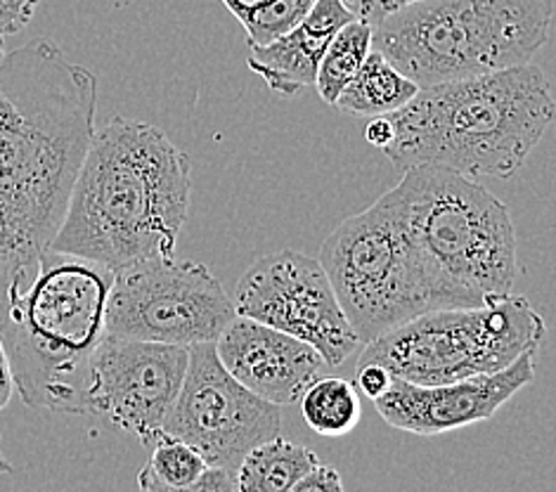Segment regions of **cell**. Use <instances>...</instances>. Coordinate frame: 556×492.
Masks as SVG:
<instances>
[{
	"label": "cell",
	"mask_w": 556,
	"mask_h": 492,
	"mask_svg": "<svg viewBox=\"0 0 556 492\" xmlns=\"http://www.w3.org/2000/svg\"><path fill=\"white\" fill-rule=\"evenodd\" d=\"M98 112V78L50 38L0 60V263L50 249Z\"/></svg>",
	"instance_id": "obj_1"
},
{
	"label": "cell",
	"mask_w": 556,
	"mask_h": 492,
	"mask_svg": "<svg viewBox=\"0 0 556 492\" xmlns=\"http://www.w3.org/2000/svg\"><path fill=\"white\" fill-rule=\"evenodd\" d=\"M192 164L162 128L112 116L96 128L50 249L112 273L176 256L190 211Z\"/></svg>",
	"instance_id": "obj_2"
},
{
	"label": "cell",
	"mask_w": 556,
	"mask_h": 492,
	"mask_svg": "<svg viewBox=\"0 0 556 492\" xmlns=\"http://www.w3.org/2000/svg\"><path fill=\"white\" fill-rule=\"evenodd\" d=\"M554 112L552 81L533 64L419 88L389 114L393 140L383 154L401 173L433 166L471 180H507L545 136Z\"/></svg>",
	"instance_id": "obj_3"
},
{
	"label": "cell",
	"mask_w": 556,
	"mask_h": 492,
	"mask_svg": "<svg viewBox=\"0 0 556 492\" xmlns=\"http://www.w3.org/2000/svg\"><path fill=\"white\" fill-rule=\"evenodd\" d=\"M114 275L55 249L10 268L0 341L29 407L88 415L90 361L104 339Z\"/></svg>",
	"instance_id": "obj_4"
},
{
	"label": "cell",
	"mask_w": 556,
	"mask_h": 492,
	"mask_svg": "<svg viewBox=\"0 0 556 492\" xmlns=\"http://www.w3.org/2000/svg\"><path fill=\"white\" fill-rule=\"evenodd\" d=\"M421 265L429 308H473L511 294L516 230L505 202L459 173L407 168L391 190Z\"/></svg>",
	"instance_id": "obj_5"
},
{
	"label": "cell",
	"mask_w": 556,
	"mask_h": 492,
	"mask_svg": "<svg viewBox=\"0 0 556 492\" xmlns=\"http://www.w3.org/2000/svg\"><path fill=\"white\" fill-rule=\"evenodd\" d=\"M552 0H417L372 26V50L419 88L531 64Z\"/></svg>",
	"instance_id": "obj_6"
},
{
	"label": "cell",
	"mask_w": 556,
	"mask_h": 492,
	"mask_svg": "<svg viewBox=\"0 0 556 492\" xmlns=\"http://www.w3.org/2000/svg\"><path fill=\"white\" fill-rule=\"evenodd\" d=\"M545 320L526 297H500L473 308L421 313L363 345L357 365H379L393 379L439 386L509 367L540 349Z\"/></svg>",
	"instance_id": "obj_7"
},
{
	"label": "cell",
	"mask_w": 556,
	"mask_h": 492,
	"mask_svg": "<svg viewBox=\"0 0 556 492\" xmlns=\"http://www.w3.org/2000/svg\"><path fill=\"white\" fill-rule=\"evenodd\" d=\"M317 261L363 345L431 311L421 265L391 190L339 223Z\"/></svg>",
	"instance_id": "obj_8"
},
{
	"label": "cell",
	"mask_w": 556,
	"mask_h": 492,
	"mask_svg": "<svg viewBox=\"0 0 556 492\" xmlns=\"http://www.w3.org/2000/svg\"><path fill=\"white\" fill-rule=\"evenodd\" d=\"M235 315L228 291L204 263L152 258L114 275L104 335L190 349L214 343Z\"/></svg>",
	"instance_id": "obj_9"
},
{
	"label": "cell",
	"mask_w": 556,
	"mask_h": 492,
	"mask_svg": "<svg viewBox=\"0 0 556 492\" xmlns=\"http://www.w3.org/2000/svg\"><path fill=\"white\" fill-rule=\"evenodd\" d=\"M232 305L240 317L313 345L327 367H341L363 345L320 261L294 249H280L251 265L237 282Z\"/></svg>",
	"instance_id": "obj_10"
},
{
	"label": "cell",
	"mask_w": 556,
	"mask_h": 492,
	"mask_svg": "<svg viewBox=\"0 0 556 492\" xmlns=\"http://www.w3.org/2000/svg\"><path fill=\"white\" fill-rule=\"evenodd\" d=\"M280 429L282 409L244 389L220 365L214 343L190 345L188 371L164 436L192 445L206 467L235 474L251 447L280 436Z\"/></svg>",
	"instance_id": "obj_11"
},
{
	"label": "cell",
	"mask_w": 556,
	"mask_h": 492,
	"mask_svg": "<svg viewBox=\"0 0 556 492\" xmlns=\"http://www.w3.org/2000/svg\"><path fill=\"white\" fill-rule=\"evenodd\" d=\"M188 361L185 345L104 335L90 361L88 415L154 445L164 436Z\"/></svg>",
	"instance_id": "obj_12"
},
{
	"label": "cell",
	"mask_w": 556,
	"mask_h": 492,
	"mask_svg": "<svg viewBox=\"0 0 556 492\" xmlns=\"http://www.w3.org/2000/svg\"><path fill=\"white\" fill-rule=\"evenodd\" d=\"M538 351L528 349L509 367L493 375H476L439 386L391 379L389 389L375 398V407L391 427L417 436H439L488 421L535 379Z\"/></svg>",
	"instance_id": "obj_13"
},
{
	"label": "cell",
	"mask_w": 556,
	"mask_h": 492,
	"mask_svg": "<svg viewBox=\"0 0 556 492\" xmlns=\"http://www.w3.org/2000/svg\"><path fill=\"white\" fill-rule=\"evenodd\" d=\"M214 345L220 365L244 389L277 407L294 405L327 367L313 345L240 315Z\"/></svg>",
	"instance_id": "obj_14"
},
{
	"label": "cell",
	"mask_w": 556,
	"mask_h": 492,
	"mask_svg": "<svg viewBox=\"0 0 556 492\" xmlns=\"http://www.w3.org/2000/svg\"><path fill=\"white\" fill-rule=\"evenodd\" d=\"M355 12L346 0H315L313 8L289 31L266 46H251L247 66L258 74L277 98H296L315 86L325 50Z\"/></svg>",
	"instance_id": "obj_15"
},
{
	"label": "cell",
	"mask_w": 556,
	"mask_h": 492,
	"mask_svg": "<svg viewBox=\"0 0 556 492\" xmlns=\"http://www.w3.org/2000/svg\"><path fill=\"white\" fill-rule=\"evenodd\" d=\"M417 92V84L377 50H369L361 70L339 92L334 108L349 116H389L403 110Z\"/></svg>",
	"instance_id": "obj_16"
},
{
	"label": "cell",
	"mask_w": 556,
	"mask_h": 492,
	"mask_svg": "<svg viewBox=\"0 0 556 492\" xmlns=\"http://www.w3.org/2000/svg\"><path fill=\"white\" fill-rule=\"evenodd\" d=\"M315 452L282 436L251 447L235 471L237 492H289L301 476L317 467Z\"/></svg>",
	"instance_id": "obj_17"
},
{
	"label": "cell",
	"mask_w": 556,
	"mask_h": 492,
	"mask_svg": "<svg viewBox=\"0 0 556 492\" xmlns=\"http://www.w3.org/2000/svg\"><path fill=\"white\" fill-rule=\"evenodd\" d=\"M301 415L308 427L329 438L346 436L361 421L363 407L355 383L341 377H317L303 395Z\"/></svg>",
	"instance_id": "obj_18"
},
{
	"label": "cell",
	"mask_w": 556,
	"mask_h": 492,
	"mask_svg": "<svg viewBox=\"0 0 556 492\" xmlns=\"http://www.w3.org/2000/svg\"><path fill=\"white\" fill-rule=\"evenodd\" d=\"M369 50H372V24L353 17L341 26L329 41L315 74V88L323 102L334 108L339 92L361 70Z\"/></svg>",
	"instance_id": "obj_19"
},
{
	"label": "cell",
	"mask_w": 556,
	"mask_h": 492,
	"mask_svg": "<svg viewBox=\"0 0 556 492\" xmlns=\"http://www.w3.org/2000/svg\"><path fill=\"white\" fill-rule=\"evenodd\" d=\"M220 3L244 26L251 48L266 46L289 31L313 8L315 0H220Z\"/></svg>",
	"instance_id": "obj_20"
},
{
	"label": "cell",
	"mask_w": 556,
	"mask_h": 492,
	"mask_svg": "<svg viewBox=\"0 0 556 492\" xmlns=\"http://www.w3.org/2000/svg\"><path fill=\"white\" fill-rule=\"evenodd\" d=\"M152 447V457L144 467L166 485H190L208 469L200 452L176 438H159Z\"/></svg>",
	"instance_id": "obj_21"
},
{
	"label": "cell",
	"mask_w": 556,
	"mask_h": 492,
	"mask_svg": "<svg viewBox=\"0 0 556 492\" xmlns=\"http://www.w3.org/2000/svg\"><path fill=\"white\" fill-rule=\"evenodd\" d=\"M138 492H237V485L232 471L208 467L194 483L176 488L162 483L148 467H142L138 471Z\"/></svg>",
	"instance_id": "obj_22"
},
{
	"label": "cell",
	"mask_w": 556,
	"mask_h": 492,
	"mask_svg": "<svg viewBox=\"0 0 556 492\" xmlns=\"http://www.w3.org/2000/svg\"><path fill=\"white\" fill-rule=\"evenodd\" d=\"M41 0H0V36H17L31 24Z\"/></svg>",
	"instance_id": "obj_23"
},
{
	"label": "cell",
	"mask_w": 556,
	"mask_h": 492,
	"mask_svg": "<svg viewBox=\"0 0 556 492\" xmlns=\"http://www.w3.org/2000/svg\"><path fill=\"white\" fill-rule=\"evenodd\" d=\"M289 492H346L341 474L327 464H317L306 476H301Z\"/></svg>",
	"instance_id": "obj_24"
},
{
	"label": "cell",
	"mask_w": 556,
	"mask_h": 492,
	"mask_svg": "<svg viewBox=\"0 0 556 492\" xmlns=\"http://www.w3.org/2000/svg\"><path fill=\"white\" fill-rule=\"evenodd\" d=\"M409 3H417V0H346V5L355 12V17L372 26L379 20L391 15V12L401 10Z\"/></svg>",
	"instance_id": "obj_25"
},
{
	"label": "cell",
	"mask_w": 556,
	"mask_h": 492,
	"mask_svg": "<svg viewBox=\"0 0 556 492\" xmlns=\"http://www.w3.org/2000/svg\"><path fill=\"white\" fill-rule=\"evenodd\" d=\"M391 375L379 365H357L355 367V383L367 398H379L383 391L389 389L391 383Z\"/></svg>",
	"instance_id": "obj_26"
},
{
	"label": "cell",
	"mask_w": 556,
	"mask_h": 492,
	"mask_svg": "<svg viewBox=\"0 0 556 492\" xmlns=\"http://www.w3.org/2000/svg\"><path fill=\"white\" fill-rule=\"evenodd\" d=\"M365 140L377 150L389 148L393 140V124L389 116H372L365 126Z\"/></svg>",
	"instance_id": "obj_27"
},
{
	"label": "cell",
	"mask_w": 556,
	"mask_h": 492,
	"mask_svg": "<svg viewBox=\"0 0 556 492\" xmlns=\"http://www.w3.org/2000/svg\"><path fill=\"white\" fill-rule=\"evenodd\" d=\"M12 393H15V381H12V371L8 363V353L0 341V409H5Z\"/></svg>",
	"instance_id": "obj_28"
},
{
	"label": "cell",
	"mask_w": 556,
	"mask_h": 492,
	"mask_svg": "<svg viewBox=\"0 0 556 492\" xmlns=\"http://www.w3.org/2000/svg\"><path fill=\"white\" fill-rule=\"evenodd\" d=\"M12 471V464L5 459L3 450H0V474H10Z\"/></svg>",
	"instance_id": "obj_29"
},
{
	"label": "cell",
	"mask_w": 556,
	"mask_h": 492,
	"mask_svg": "<svg viewBox=\"0 0 556 492\" xmlns=\"http://www.w3.org/2000/svg\"><path fill=\"white\" fill-rule=\"evenodd\" d=\"M3 58H5V38L0 36V60H3Z\"/></svg>",
	"instance_id": "obj_30"
}]
</instances>
